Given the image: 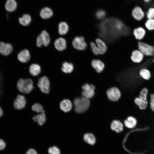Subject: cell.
<instances>
[{
    "label": "cell",
    "mask_w": 154,
    "mask_h": 154,
    "mask_svg": "<svg viewBox=\"0 0 154 154\" xmlns=\"http://www.w3.org/2000/svg\"><path fill=\"white\" fill-rule=\"evenodd\" d=\"M26 104L25 97L22 95H18L15 100L13 106L14 108L17 110H21L24 108Z\"/></svg>",
    "instance_id": "obj_10"
},
{
    "label": "cell",
    "mask_w": 154,
    "mask_h": 154,
    "mask_svg": "<svg viewBox=\"0 0 154 154\" xmlns=\"http://www.w3.org/2000/svg\"><path fill=\"white\" fill-rule=\"evenodd\" d=\"M3 110L0 107V118L3 116Z\"/></svg>",
    "instance_id": "obj_42"
},
{
    "label": "cell",
    "mask_w": 154,
    "mask_h": 154,
    "mask_svg": "<svg viewBox=\"0 0 154 154\" xmlns=\"http://www.w3.org/2000/svg\"><path fill=\"white\" fill-rule=\"evenodd\" d=\"M61 109L65 112H68L72 109V102L68 99H65L62 100L60 104Z\"/></svg>",
    "instance_id": "obj_18"
},
{
    "label": "cell",
    "mask_w": 154,
    "mask_h": 154,
    "mask_svg": "<svg viewBox=\"0 0 154 154\" xmlns=\"http://www.w3.org/2000/svg\"><path fill=\"white\" fill-rule=\"evenodd\" d=\"M100 26L101 33H102V35H106L107 37L120 35L127 37L132 34L133 31L120 20L114 18L105 20Z\"/></svg>",
    "instance_id": "obj_1"
},
{
    "label": "cell",
    "mask_w": 154,
    "mask_h": 154,
    "mask_svg": "<svg viewBox=\"0 0 154 154\" xmlns=\"http://www.w3.org/2000/svg\"><path fill=\"white\" fill-rule=\"evenodd\" d=\"M145 25V27L149 31L154 30V19H147Z\"/></svg>",
    "instance_id": "obj_32"
},
{
    "label": "cell",
    "mask_w": 154,
    "mask_h": 154,
    "mask_svg": "<svg viewBox=\"0 0 154 154\" xmlns=\"http://www.w3.org/2000/svg\"><path fill=\"white\" fill-rule=\"evenodd\" d=\"M91 64L93 68L98 73L102 72L105 68L104 64L99 60H93L91 62Z\"/></svg>",
    "instance_id": "obj_19"
},
{
    "label": "cell",
    "mask_w": 154,
    "mask_h": 154,
    "mask_svg": "<svg viewBox=\"0 0 154 154\" xmlns=\"http://www.w3.org/2000/svg\"><path fill=\"white\" fill-rule=\"evenodd\" d=\"M17 7V3L15 0H7L5 5L6 10L9 12L14 11Z\"/></svg>",
    "instance_id": "obj_24"
},
{
    "label": "cell",
    "mask_w": 154,
    "mask_h": 154,
    "mask_svg": "<svg viewBox=\"0 0 154 154\" xmlns=\"http://www.w3.org/2000/svg\"><path fill=\"white\" fill-rule=\"evenodd\" d=\"M43 45L47 46L50 42V37L48 33L45 30L42 31L40 35Z\"/></svg>",
    "instance_id": "obj_30"
},
{
    "label": "cell",
    "mask_w": 154,
    "mask_h": 154,
    "mask_svg": "<svg viewBox=\"0 0 154 154\" xmlns=\"http://www.w3.org/2000/svg\"><path fill=\"white\" fill-rule=\"evenodd\" d=\"M144 55L139 50H133L131 53V59L135 63H140L143 60Z\"/></svg>",
    "instance_id": "obj_17"
},
{
    "label": "cell",
    "mask_w": 154,
    "mask_h": 154,
    "mask_svg": "<svg viewBox=\"0 0 154 154\" xmlns=\"http://www.w3.org/2000/svg\"><path fill=\"white\" fill-rule=\"evenodd\" d=\"M145 34V30L141 27H139L134 29L133 31V34L135 38L139 41L143 39Z\"/></svg>",
    "instance_id": "obj_21"
},
{
    "label": "cell",
    "mask_w": 154,
    "mask_h": 154,
    "mask_svg": "<svg viewBox=\"0 0 154 154\" xmlns=\"http://www.w3.org/2000/svg\"><path fill=\"white\" fill-rule=\"evenodd\" d=\"M110 127L112 131L117 133H119L123 130L124 125L123 123L120 121L115 119L111 122Z\"/></svg>",
    "instance_id": "obj_16"
},
{
    "label": "cell",
    "mask_w": 154,
    "mask_h": 154,
    "mask_svg": "<svg viewBox=\"0 0 154 154\" xmlns=\"http://www.w3.org/2000/svg\"><path fill=\"white\" fill-rule=\"evenodd\" d=\"M149 96V107L151 110L154 112V94H150Z\"/></svg>",
    "instance_id": "obj_36"
},
{
    "label": "cell",
    "mask_w": 154,
    "mask_h": 154,
    "mask_svg": "<svg viewBox=\"0 0 154 154\" xmlns=\"http://www.w3.org/2000/svg\"><path fill=\"white\" fill-rule=\"evenodd\" d=\"M149 90L146 87L143 88L140 90L138 97H135L134 102L141 110H146L148 106L147 97Z\"/></svg>",
    "instance_id": "obj_3"
},
{
    "label": "cell",
    "mask_w": 154,
    "mask_h": 154,
    "mask_svg": "<svg viewBox=\"0 0 154 154\" xmlns=\"http://www.w3.org/2000/svg\"><path fill=\"white\" fill-rule=\"evenodd\" d=\"M33 119L35 121L37 122L39 125H43L46 121V116L44 111L34 116L33 117Z\"/></svg>",
    "instance_id": "obj_26"
},
{
    "label": "cell",
    "mask_w": 154,
    "mask_h": 154,
    "mask_svg": "<svg viewBox=\"0 0 154 154\" xmlns=\"http://www.w3.org/2000/svg\"><path fill=\"white\" fill-rule=\"evenodd\" d=\"M151 0H144V1L146 2H149Z\"/></svg>",
    "instance_id": "obj_43"
},
{
    "label": "cell",
    "mask_w": 154,
    "mask_h": 154,
    "mask_svg": "<svg viewBox=\"0 0 154 154\" xmlns=\"http://www.w3.org/2000/svg\"><path fill=\"white\" fill-rule=\"evenodd\" d=\"M54 44L55 48L60 51L65 50L66 47V40L62 37H59L56 39L54 42Z\"/></svg>",
    "instance_id": "obj_20"
},
{
    "label": "cell",
    "mask_w": 154,
    "mask_h": 154,
    "mask_svg": "<svg viewBox=\"0 0 154 154\" xmlns=\"http://www.w3.org/2000/svg\"><path fill=\"white\" fill-rule=\"evenodd\" d=\"M50 86V82L46 76L42 77L38 80L37 86L42 92L48 94L49 91Z\"/></svg>",
    "instance_id": "obj_8"
},
{
    "label": "cell",
    "mask_w": 154,
    "mask_h": 154,
    "mask_svg": "<svg viewBox=\"0 0 154 154\" xmlns=\"http://www.w3.org/2000/svg\"><path fill=\"white\" fill-rule=\"evenodd\" d=\"M39 15L40 17L43 19H47L52 17L54 15V11L50 7L45 6L40 10Z\"/></svg>",
    "instance_id": "obj_12"
},
{
    "label": "cell",
    "mask_w": 154,
    "mask_h": 154,
    "mask_svg": "<svg viewBox=\"0 0 154 154\" xmlns=\"http://www.w3.org/2000/svg\"><path fill=\"white\" fill-rule=\"evenodd\" d=\"M106 94L108 99L113 102L118 101L121 96L120 90L116 87H113L108 89L106 91Z\"/></svg>",
    "instance_id": "obj_6"
},
{
    "label": "cell",
    "mask_w": 154,
    "mask_h": 154,
    "mask_svg": "<svg viewBox=\"0 0 154 154\" xmlns=\"http://www.w3.org/2000/svg\"><path fill=\"white\" fill-rule=\"evenodd\" d=\"M138 50L144 56H153L154 55V46L146 43L139 41Z\"/></svg>",
    "instance_id": "obj_5"
},
{
    "label": "cell",
    "mask_w": 154,
    "mask_h": 154,
    "mask_svg": "<svg viewBox=\"0 0 154 154\" xmlns=\"http://www.w3.org/2000/svg\"><path fill=\"white\" fill-rule=\"evenodd\" d=\"M32 18L28 13H25L18 18V21L20 25L23 26L29 25L31 22Z\"/></svg>",
    "instance_id": "obj_22"
},
{
    "label": "cell",
    "mask_w": 154,
    "mask_h": 154,
    "mask_svg": "<svg viewBox=\"0 0 154 154\" xmlns=\"http://www.w3.org/2000/svg\"><path fill=\"white\" fill-rule=\"evenodd\" d=\"M90 46L92 51L95 55H98L99 54L96 45L94 42H91Z\"/></svg>",
    "instance_id": "obj_38"
},
{
    "label": "cell",
    "mask_w": 154,
    "mask_h": 154,
    "mask_svg": "<svg viewBox=\"0 0 154 154\" xmlns=\"http://www.w3.org/2000/svg\"><path fill=\"white\" fill-rule=\"evenodd\" d=\"M123 124L126 128L129 129H133L136 126L137 121L134 117L129 116L124 120Z\"/></svg>",
    "instance_id": "obj_15"
},
{
    "label": "cell",
    "mask_w": 154,
    "mask_h": 154,
    "mask_svg": "<svg viewBox=\"0 0 154 154\" xmlns=\"http://www.w3.org/2000/svg\"><path fill=\"white\" fill-rule=\"evenodd\" d=\"M146 17L147 19H154V8H149L146 12Z\"/></svg>",
    "instance_id": "obj_35"
},
{
    "label": "cell",
    "mask_w": 154,
    "mask_h": 154,
    "mask_svg": "<svg viewBox=\"0 0 154 154\" xmlns=\"http://www.w3.org/2000/svg\"><path fill=\"white\" fill-rule=\"evenodd\" d=\"M72 109L76 113H83L87 111L90 105V99L81 96L75 98L72 102Z\"/></svg>",
    "instance_id": "obj_2"
},
{
    "label": "cell",
    "mask_w": 154,
    "mask_h": 154,
    "mask_svg": "<svg viewBox=\"0 0 154 154\" xmlns=\"http://www.w3.org/2000/svg\"><path fill=\"white\" fill-rule=\"evenodd\" d=\"M36 45L38 47H40L43 45V43L42 41L41 38L39 35L37 37L36 40Z\"/></svg>",
    "instance_id": "obj_39"
},
{
    "label": "cell",
    "mask_w": 154,
    "mask_h": 154,
    "mask_svg": "<svg viewBox=\"0 0 154 154\" xmlns=\"http://www.w3.org/2000/svg\"><path fill=\"white\" fill-rule=\"evenodd\" d=\"M83 138L84 141L90 145H93L96 142V138L92 133H86L84 134Z\"/></svg>",
    "instance_id": "obj_31"
},
{
    "label": "cell",
    "mask_w": 154,
    "mask_h": 154,
    "mask_svg": "<svg viewBox=\"0 0 154 154\" xmlns=\"http://www.w3.org/2000/svg\"><path fill=\"white\" fill-rule=\"evenodd\" d=\"M6 147L5 142L2 139H0V151L4 150Z\"/></svg>",
    "instance_id": "obj_40"
},
{
    "label": "cell",
    "mask_w": 154,
    "mask_h": 154,
    "mask_svg": "<svg viewBox=\"0 0 154 154\" xmlns=\"http://www.w3.org/2000/svg\"><path fill=\"white\" fill-rule=\"evenodd\" d=\"M132 17L136 20L140 21L142 20L145 17V14L142 9L140 7H135L132 11Z\"/></svg>",
    "instance_id": "obj_14"
},
{
    "label": "cell",
    "mask_w": 154,
    "mask_h": 154,
    "mask_svg": "<svg viewBox=\"0 0 154 154\" xmlns=\"http://www.w3.org/2000/svg\"><path fill=\"white\" fill-rule=\"evenodd\" d=\"M29 71L32 75L37 76L40 72L41 68L40 66L37 64H32L29 66Z\"/></svg>",
    "instance_id": "obj_29"
},
{
    "label": "cell",
    "mask_w": 154,
    "mask_h": 154,
    "mask_svg": "<svg viewBox=\"0 0 154 154\" xmlns=\"http://www.w3.org/2000/svg\"><path fill=\"white\" fill-rule=\"evenodd\" d=\"M26 154H37V152L33 149H29L26 152Z\"/></svg>",
    "instance_id": "obj_41"
},
{
    "label": "cell",
    "mask_w": 154,
    "mask_h": 154,
    "mask_svg": "<svg viewBox=\"0 0 154 154\" xmlns=\"http://www.w3.org/2000/svg\"><path fill=\"white\" fill-rule=\"evenodd\" d=\"M17 86L19 91L24 93L30 92L34 88L33 82L29 78L19 79L17 82Z\"/></svg>",
    "instance_id": "obj_4"
},
{
    "label": "cell",
    "mask_w": 154,
    "mask_h": 154,
    "mask_svg": "<svg viewBox=\"0 0 154 154\" xmlns=\"http://www.w3.org/2000/svg\"><path fill=\"white\" fill-rule=\"evenodd\" d=\"M74 70V66L72 63L66 62L63 63L61 70L64 72L66 74L71 73Z\"/></svg>",
    "instance_id": "obj_27"
},
{
    "label": "cell",
    "mask_w": 154,
    "mask_h": 154,
    "mask_svg": "<svg viewBox=\"0 0 154 154\" xmlns=\"http://www.w3.org/2000/svg\"><path fill=\"white\" fill-rule=\"evenodd\" d=\"M31 55L29 51L27 49L21 50L18 54L17 58L21 63H26L30 59Z\"/></svg>",
    "instance_id": "obj_13"
},
{
    "label": "cell",
    "mask_w": 154,
    "mask_h": 154,
    "mask_svg": "<svg viewBox=\"0 0 154 154\" xmlns=\"http://www.w3.org/2000/svg\"><path fill=\"white\" fill-rule=\"evenodd\" d=\"M32 109L33 111L38 113H41L44 111L42 106L39 103L34 104L32 107Z\"/></svg>",
    "instance_id": "obj_33"
},
{
    "label": "cell",
    "mask_w": 154,
    "mask_h": 154,
    "mask_svg": "<svg viewBox=\"0 0 154 154\" xmlns=\"http://www.w3.org/2000/svg\"><path fill=\"white\" fill-rule=\"evenodd\" d=\"M152 61H153V62L154 63V58H153Z\"/></svg>",
    "instance_id": "obj_44"
},
{
    "label": "cell",
    "mask_w": 154,
    "mask_h": 154,
    "mask_svg": "<svg viewBox=\"0 0 154 154\" xmlns=\"http://www.w3.org/2000/svg\"><path fill=\"white\" fill-rule=\"evenodd\" d=\"M106 15V13L103 11L100 10L98 11L96 14L97 18L99 19H103Z\"/></svg>",
    "instance_id": "obj_37"
},
{
    "label": "cell",
    "mask_w": 154,
    "mask_h": 154,
    "mask_svg": "<svg viewBox=\"0 0 154 154\" xmlns=\"http://www.w3.org/2000/svg\"><path fill=\"white\" fill-rule=\"evenodd\" d=\"M48 151L49 154H60L59 149L55 146L49 147Z\"/></svg>",
    "instance_id": "obj_34"
},
{
    "label": "cell",
    "mask_w": 154,
    "mask_h": 154,
    "mask_svg": "<svg viewBox=\"0 0 154 154\" xmlns=\"http://www.w3.org/2000/svg\"><path fill=\"white\" fill-rule=\"evenodd\" d=\"M69 30V27L65 22H60L58 25V32L61 35H64L66 34Z\"/></svg>",
    "instance_id": "obj_28"
},
{
    "label": "cell",
    "mask_w": 154,
    "mask_h": 154,
    "mask_svg": "<svg viewBox=\"0 0 154 154\" xmlns=\"http://www.w3.org/2000/svg\"><path fill=\"white\" fill-rule=\"evenodd\" d=\"M140 77L145 80H149L151 77V74L150 71L147 69L143 68L141 69L139 72Z\"/></svg>",
    "instance_id": "obj_25"
},
{
    "label": "cell",
    "mask_w": 154,
    "mask_h": 154,
    "mask_svg": "<svg viewBox=\"0 0 154 154\" xmlns=\"http://www.w3.org/2000/svg\"><path fill=\"white\" fill-rule=\"evenodd\" d=\"M82 96L91 99L94 96L95 87L92 84H85L82 86Z\"/></svg>",
    "instance_id": "obj_7"
},
{
    "label": "cell",
    "mask_w": 154,
    "mask_h": 154,
    "mask_svg": "<svg viewBox=\"0 0 154 154\" xmlns=\"http://www.w3.org/2000/svg\"><path fill=\"white\" fill-rule=\"evenodd\" d=\"M72 44L75 49L78 50H83L87 46L84 38L81 36L75 37L72 41Z\"/></svg>",
    "instance_id": "obj_9"
},
{
    "label": "cell",
    "mask_w": 154,
    "mask_h": 154,
    "mask_svg": "<svg viewBox=\"0 0 154 154\" xmlns=\"http://www.w3.org/2000/svg\"><path fill=\"white\" fill-rule=\"evenodd\" d=\"M13 50L12 45L8 43L0 42V54L4 56L9 55Z\"/></svg>",
    "instance_id": "obj_11"
},
{
    "label": "cell",
    "mask_w": 154,
    "mask_h": 154,
    "mask_svg": "<svg viewBox=\"0 0 154 154\" xmlns=\"http://www.w3.org/2000/svg\"><path fill=\"white\" fill-rule=\"evenodd\" d=\"M96 42L99 54H102L105 53L107 50V47L104 41L100 38H97Z\"/></svg>",
    "instance_id": "obj_23"
}]
</instances>
